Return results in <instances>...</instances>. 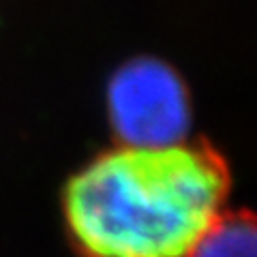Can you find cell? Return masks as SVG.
Listing matches in <instances>:
<instances>
[{"instance_id": "cell-3", "label": "cell", "mask_w": 257, "mask_h": 257, "mask_svg": "<svg viewBox=\"0 0 257 257\" xmlns=\"http://www.w3.org/2000/svg\"><path fill=\"white\" fill-rule=\"evenodd\" d=\"M255 219L251 212H221L187 257H257Z\"/></svg>"}, {"instance_id": "cell-1", "label": "cell", "mask_w": 257, "mask_h": 257, "mask_svg": "<svg viewBox=\"0 0 257 257\" xmlns=\"http://www.w3.org/2000/svg\"><path fill=\"white\" fill-rule=\"evenodd\" d=\"M229 184L206 142L120 146L69 180L64 216L86 257H187L223 212Z\"/></svg>"}, {"instance_id": "cell-2", "label": "cell", "mask_w": 257, "mask_h": 257, "mask_svg": "<svg viewBox=\"0 0 257 257\" xmlns=\"http://www.w3.org/2000/svg\"><path fill=\"white\" fill-rule=\"evenodd\" d=\"M107 111L122 146H172L184 142L191 124V103L182 79L152 58L128 62L111 77Z\"/></svg>"}]
</instances>
